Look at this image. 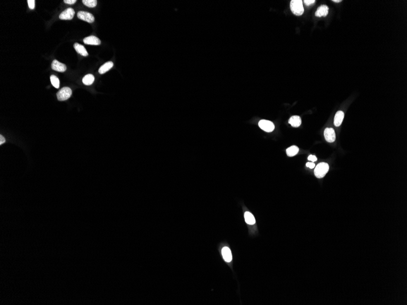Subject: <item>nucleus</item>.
<instances>
[{
    "instance_id": "nucleus-1",
    "label": "nucleus",
    "mask_w": 407,
    "mask_h": 305,
    "mask_svg": "<svg viewBox=\"0 0 407 305\" xmlns=\"http://www.w3.org/2000/svg\"><path fill=\"white\" fill-rule=\"evenodd\" d=\"M290 9L291 12L297 16H301L304 14V9L302 0H292L290 2Z\"/></svg>"
},
{
    "instance_id": "nucleus-2",
    "label": "nucleus",
    "mask_w": 407,
    "mask_h": 305,
    "mask_svg": "<svg viewBox=\"0 0 407 305\" xmlns=\"http://www.w3.org/2000/svg\"><path fill=\"white\" fill-rule=\"evenodd\" d=\"M329 170V166L326 163H319L315 169V175L318 179L323 178Z\"/></svg>"
},
{
    "instance_id": "nucleus-3",
    "label": "nucleus",
    "mask_w": 407,
    "mask_h": 305,
    "mask_svg": "<svg viewBox=\"0 0 407 305\" xmlns=\"http://www.w3.org/2000/svg\"><path fill=\"white\" fill-rule=\"evenodd\" d=\"M72 95V90L69 87H64L57 93V98L59 101H64L68 99Z\"/></svg>"
},
{
    "instance_id": "nucleus-4",
    "label": "nucleus",
    "mask_w": 407,
    "mask_h": 305,
    "mask_svg": "<svg viewBox=\"0 0 407 305\" xmlns=\"http://www.w3.org/2000/svg\"><path fill=\"white\" fill-rule=\"evenodd\" d=\"M258 126L261 129L266 132H271L275 129V126L273 122L265 119L260 120L258 122Z\"/></svg>"
},
{
    "instance_id": "nucleus-5",
    "label": "nucleus",
    "mask_w": 407,
    "mask_h": 305,
    "mask_svg": "<svg viewBox=\"0 0 407 305\" xmlns=\"http://www.w3.org/2000/svg\"><path fill=\"white\" fill-rule=\"evenodd\" d=\"M324 135L325 140L329 143H333L336 139V134L333 129L326 128L324 130Z\"/></svg>"
},
{
    "instance_id": "nucleus-6",
    "label": "nucleus",
    "mask_w": 407,
    "mask_h": 305,
    "mask_svg": "<svg viewBox=\"0 0 407 305\" xmlns=\"http://www.w3.org/2000/svg\"><path fill=\"white\" fill-rule=\"evenodd\" d=\"M77 16L79 19L90 23H92L95 21L94 16L92 14L85 11H79L78 13Z\"/></svg>"
},
{
    "instance_id": "nucleus-7",
    "label": "nucleus",
    "mask_w": 407,
    "mask_h": 305,
    "mask_svg": "<svg viewBox=\"0 0 407 305\" xmlns=\"http://www.w3.org/2000/svg\"><path fill=\"white\" fill-rule=\"evenodd\" d=\"M74 14H75V12L73 9L68 8L60 14V15H59V18L61 20H70L73 18Z\"/></svg>"
},
{
    "instance_id": "nucleus-8",
    "label": "nucleus",
    "mask_w": 407,
    "mask_h": 305,
    "mask_svg": "<svg viewBox=\"0 0 407 305\" xmlns=\"http://www.w3.org/2000/svg\"><path fill=\"white\" fill-rule=\"evenodd\" d=\"M51 68L53 70L58 72H65L67 70V67L65 64L59 62L57 60H54L51 64Z\"/></svg>"
},
{
    "instance_id": "nucleus-9",
    "label": "nucleus",
    "mask_w": 407,
    "mask_h": 305,
    "mask_svg": "<svg viewBox=\"0 0 407 305\" xmlns=\"http://www.w3.org/2000/svg\"><path fill=\"white\" fill-rule=\"evenodd\" d=\"M83 42L86 45H100L101 44V40L98 37L93 35L85 37Z\"/></svg>"
},
{
    "instance_id": "nucleus-10",
    "label": "nucleus",
    "mask_w": 407,
    "mask_h": 305,
    "mask_svg": "<svg viewBox=\"0 0 407 305\" xmlns=\"http://www.w3.org/2000/svg\"><path fill=\"white\" fill-rule=\"evenodd\" d=\"M329 13V7L325 5H322L320 6L316 13L315 15L318 17H326Z\"/></svg>"
},
{
    "instance_id": "nucleus-11",
    "label": "nucleus",
    "mask_w": 407,
    "mask_h": 305,
    "mask_svg": "<svg viewBox=\"0 0 407 305\" xmlns=\"http://www.w3.org/2000/svg\"><path fill=\"white\" fill-rule=\"evenodd\" d=\"M222 257H223L224 259L225 260V261H226L227 263H229L232 261V255L231 251H230V250L229 247H224L222 249Z\"/></svg>"
},
{
    "instance_id": "nucleus-12",
    "label": "nucleus",
    "mask_w": 407,
    "mask_h": 305,
    "mask_svg": "<svg viewBox=\"0 0 407 305\" xmlns=\"http://www.w3.org/2000/svg\"><path fill=\"white\" fill-rule=\"evenodd\" d=\"M288 122L291 126L294 127H298L301 125L302 120L301 117L299 116H293L289 119Z\"/></svg>"
},
{
    "instance_id": "nucleus-13",
    "label": "nucleus",
    "mask_w": 407,
    "mask_h": 305,
    "mask_svg": "<svg viewBox=\"0 0 407 305\" xmlns=\"http://www.w3.org/2000/svg\"><path fill=\"white\" fill-rule=\"evenodd\" d=\"M344 117V113L342 111H338L335 114L334 118V125L336 127H339L342 124L343 119Z\"/></svg>"
},
{
    "instance_id": "nucleus-14",
    "label": "nucleus",
    "mask_w": 407,
    "mask_h": 305,
    "mask_svg": "<svg viewBox=\"0 0 407 305\" xmlns=\"http://www.w3.org/2000/svg\"><path fill=\"white\" fill-rule=\"evenodd\" d=\"M74 49H75L76 51L78 54H79L80 55H83V56L86 57V56H87V55H88L87 51L86 49L85 48V47H84L83 45H80V44L78 43H75L74 44Z\"/></svg>"
},
{
    "instance_id": "nucleus-15",
    "label": "nucleus",
    "mask_w": 407,
    "mask_h": 305,
    "mask_svg": "<svg viewBox=\"0 0 407 305\" xmlns=\"http://www.w3.org/2000/svg\"><path fill=\"white\" fill-rule=\"evenodd\" d=\"M113 66H114V63L112 62H108L104 64L99 69V71H98L99 73L101 74H104L105 73L109 71L111 68L113 67Z\"/></svg>"
},
{
    "instance_id": "nucleus-16",
    "label": "nucleus",
    "mask_w": 407,
    "mask_h": 305,
    "mask_svg": "<svg viewBox=\"0 0 407 305\" xmlns=\"http://www.w3.org/2000/svg\"><path fill=\"white\" fill-rule=\"evenodd\" d=\"M244 219L246 222L249 225H254L255 223L254 216L250 212L246 211L244 213Z\"/></svg>"
},
{
    "instance_id": "nucleus-17",
    "label": "nucleus",
    "mask_w": 407,
    "mask_h": 305,
    "mask_svg": "<svg viewBox=\"0 0 407 305\" xmlns=\"http://www.w3.org/2000/svg\"><path fill=\"white\" fill-rule=\"evenodd\" d=\"M94 81H95V77L93 75L91 74L85 75L83 79V84L86 85H92Z\"/></svg>"
},
{
    "instance_id": "nucleus-18",
    "label": "nucleus",
    "mask_w": 407,
    "mask_h": 305,
    "mask_svg": "<svg viewBox=\"0 0 407 305\" xmlns=\"http://www.w3.org/2000/svg\"><path fill=\"white\" fill-rule=\"evenodd\" d=\"M286 152L288 157H294L299 152V148L296 146H292L287 149Z\"/></svg>"
},
{
    "instance_id": "nucleus-19",
    "label": "nucleus",
    "mask_w": 407,
    "mask_h": 305,
    "mask_svg": "<svg viewBox=\"0 0 407 305\" xmlns=\"http://www.w3.org/2000/svg\"><path fill=\"white\" fill-rule=\"evenodd\" d=\"M50 80H51V84L53 86H54L56 88H59L60 81L57 76H56L55 75H51L50 76Z\"/></svg>"
},
{
    "instance_id": "nucleus-20",
    "label": "nucleus",
    "mask_w": 407,
    "mask_h": 305,
    "mask_svg": "<svg viewBox=\"0 0 407 305\" xmlns=\"http://www.w3.org/2000/svg\"><path fill=\"white\" fill-rule=\"evenodd\" d=\"M83 3L88 7H95L97 5L96 0H83Z\"/></svg>"
},
{
    "instance_id": "nucleus-21",
    "label": "nucleus",
    "mask_w": 407,
    "mask_h": 305,
    "mask_svg": "<svg viewBox=\"0 0 407 305\" xmlns=\"http://www.w3.org/2000/svg\"><path fill=\"white\" fill-rule=\"evenodd\" d=\"M28 4L30 9H34L35 8V1L34 0H28Z\"/></svg>"
},
{
    "instance_id": "nucleus-22",
    "label": "nucleus",
    "mask_w": 407,
    "mask_h": 305,
    "mask_svg": "<svg viewBox=\"0 0 407 305\" xmlns=\"http://www.w3.org/2000/svg\"><path fill=\"white\" fill-rule=\"evenodd\" d=\"M308 160L309 161H310L311 162L314 163V162H315V161H317V158H316V157L315 156V155H310L308 156Z\"/></svg>"
},
{
    "instance_id": "nucleus-23",
    "label": "nucleus",
    "mask_w": 407,
    "mask_h": 305,
    "mask_svg": "<svg viewBox=\"0 0 407 305\" xmlns=\"http://www.w3.org/2000/svg\"><path fill=\"white\" fill-rule=\"evenodd\" d=\"M304 2L305 3V5L309 6L314 4L315 2V0H305Z\"/></svg>"
},
{
    "instance_id": "nucleus-24",
    "label": "nucleus",
    "mask_w": 407,
    "mask_h": 305,
    "mask_svg": "<svg viewBox=\"0 0 407 305\" xmlns=\"http://www.w3.org/2000/svg\"><path fill=\"white\" fill-rule=\"evenodd\" d=\"M306 166H307L308 168H309L310 169H313L314 168H315V165L313 162H308L306 164Z\"/></svg>"
},
{
    "instance_id": "nucleus-25",
    "label": "nucleus",
    "mask_w": 407,
    "mask_h": 305,
    "mask_svg": "<svg viewBox=\"0 0 407 305\" xmlns=\"http://www.w3.org/2000/svg\"><path fill=\"white\" fill-rule=\"evenodd\" d=\"M64 2L66 4H73L76 2V0H64Z\"/></svg>"
},
{
    "instance_id": "nucleus-26",
    "label": "nucleus",
    "mask_w": 407,
    "mask_h": 305,
    "mask_svg": "<svg viewBox=\"0 0 407 305\" xmlns=\"http://www.w3.org/2000/svg\"><path fill=\"white\" fill-rule=\"evenodd\" d=\"M5 142H6L5 138H4L3 136L2 135H0V145H2V144H4Z\"/></svg>"
},
{
    "instance_id": "nucleus-27",
    "label": "nucleus",
    "mask_w": 407,
    "mask_h": 305,
    "mask_svg": "<svg viewBox=\"0 0 407 305\" xmlns=\"http://www.w3.org/2000/svg\"><path fill=\"white\" fill-rule=\"evenodd\" d=\"M332 1H333L335 2H341V0H333Z\"/></svg>"
}]
</instances>
